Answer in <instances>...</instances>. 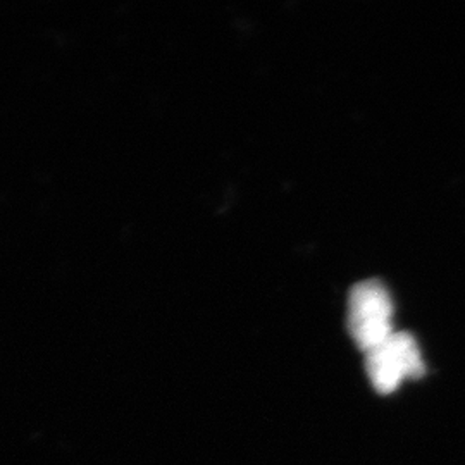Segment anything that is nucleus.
I'll list each match as a JSON object with an SVG mask.
<instances>
[{"label": "nucleus", "instance_id": "1", "mask_svg": "<svg viewBox=\"0 0 465 465\" xmlns=\"http://www.w3.org/2000/svg\"><path fill=\"white\" fill-rule=\"evenodd\" d=\"M347 324L355 345L366 353L395 332L393 302L382 282L367 280L350 290Z\"/></svg>", "mask_w": 465, "mask_h": 465}, {"label": "nucleus", "instance_id": "2", "mask_svg": "<svg viewBox=\"0 0 465 465\" xmlns=\"http://www.w3.org/2000/svg\"><path fill=\"white\" fill-rule=\"evenodd\" d=\"M366 372L374 390L390 395L405 380L424 376L426 366L416 338L409 332L395 331L388 340L366 353Z\"/></svg>", "mask_w": 465, "mask_h": 465}]
</instances>
